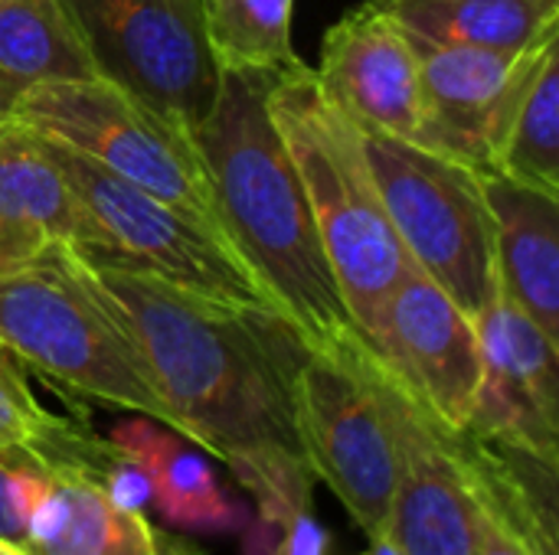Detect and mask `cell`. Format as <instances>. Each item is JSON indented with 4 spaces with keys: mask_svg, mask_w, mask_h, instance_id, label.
I'll use <instances>...</instances> for the list:
<instances>
[{
    "mask_svg": "<svg viewBox=\"0 0 559 555\" xmlns=\"http://www.w3.org/2000/svg\"><path fill=\"white\" fill-rule=\"evenodd\" d=\"M92 272L124 311L170 429L233 471L262 523L314 514L318 481L292 406L311 340L278 307L206 298L134 265Z\"/></svg>",
    "mask_w": 559,
    "mask_h": 555,
    "instance_id": "1",
    "label": "cell"
},
{
    "mask_svg": "<svg viewBox=\"0 0 559 555\" xmlns=\"http://www.w3.org/2000/svg\"><path fill=\"white\" fill-rule=\"evenodd\" d=\"M272 85L275 75L226 69L193 141L233 252L314 347H337L360 327L337 288L298 167L272 118Z\"/></svg>",
    "mask_w": 559,
    "mask_h": 555,
    "instance_id": "2",
    "label": "cell"
},
{
    "mask_svg": "<svg viewBox=\"0 0 559 555\" xmlns=\"http://www.w3.org/2000/svg\"><path fill=\"white\" fill-rule=\"evenodd\" d=\"M0 340L69 393L170 425L124 311L72 245L0 268Z\"/></svg>",
    "mask_w": 559,
    "mask_h": 555,
    "instance_id": "3",
    "label": "cell"
},
{
    "mask_svg": "<svg viewBox=\"0 0 559 555\" xmlns=\"http://www.w3.org/2000/svg\"><path fill=\"white\" fill-rule=\"evenodd\" d=\"M269 108L298 167L347 311L367 334L393 288L416 265L390 226L360 131L321 95L311 65L275 79Z\"/></svg>",
    "mask_w": 559,
    "mask_h": 555,
    "instance_id": "4",
    "label": "cell"
},
{
    "mask_svg": "<svg viewBox=\"0 0 559 555\" xmlns=\"http://www.w3.org/2000/svg\"><path fill=\"white\" fill-rule=\"evenodd\" d=\"M360 144L390 226L413 265L468 317H478L501 294L481 170L380 131H360Z\"/></svg>",
    "mask_w": 559,
    "mask_h": 555,
    "instance_id": "5",
    "label": "cell"
},
{
    "mask_svg": "<svg viewBox=\"0 0 559 555\" xmlns=\"http://www.w3.org/2000/svg\"><path fill=\"white\" fill-rule=\"evenodd\" d=\"M13 118L95 160L124 183L187 209L210 232L226 239L193 131L115 82L85 79L33 85L20 95Z\"/></svg>",
    "mask_w": 559,
    "mask_h": 555,
    "instance_id": "6",
    "label": "cell"
},
{
    "mask_svg": "<svg viewBox=\"0 0 559 555\" xmlns=\"http://www.w3.org/2000/svg\"><path fill=\"white\" fill-rule=\"evenodd\" d=\"M49 144L95 229V245L79 252L85 262L134 265L206 298L275 307L233 245L187 209L124 183L95 160L56 141Z\"/></svg>",
    "mask_w": 559,
    "mask_h": 555,
    "instance_id": "7",
    "label": "cell"
},
{
    "mask_svg": "<svg viewBox=\"0 0 559 555\" xmlns=\"http://www.w3.org/2000/svg\"><path fill=\"white\" fill-rule=\"evenodd\" d=\"M360 334L337 347L308 343L295 386V429L314 481L324 484L367 540L383 536L396 491V445L357 357Z\"/></svg>",
    "mask_w": 559,
    "mask_h": 555,
    "instance_id": "8",
    "label": "cell"
},
{
    "mask_svg": "<svg viewBox=\"0 0 559 555\" xmlns=\"http://www.w3.org/2000/svg\"><path fill=\"white\" fill-rule=\"evenodd\" d=\"M95 62L160 114L193 131L213 108L223 69L206 33L203 0H62Z\"/></svg>",
    "mask_w": 559,
    "mask_h": 555,
    "instance_id": "9",
    "label": "cell"
},
{
    "mask_svg": "<svg viewBox=\"0 0 559 555\" xmlns=\"http://www.w3.org/2000/svg\"><path fill=\"white\" fill-rule=\"evenodd\" d=\"M360 366L380 399L396 445V491L386 536L403 555H475L472 504L445 429L367 347L357 340Z\"/></svg>",
    "mask_w": 559,
    "mask_h": 555,
    "instance_id": "10",
    "label": "cell"
},
{
    "mask_svg": "<svg viewBox=\"0 0 559 555\" xmlns=\"http://www.w3.org/2000/svg\"><path fill=\"white\" fill-rule=\"evenodd\" d=\"M377 360L452 432L475 412L485 376L475 317L413 268L364 334Z\"/></svg>",
    "mask_w": 559,
    "mask_h": 555,
    "instance_id": "11",
    "label": "cell"
},
{
    "mask_svg": "<svg viewBox=\"0 0 559 555\" xmlns=\"http://www.w3.org/2000/svg\"><path fill=\"white\" fill-rule=\"evenodd\" d=\"M406 33V29H403ZM419 65L423 141L475 170H495L511 114L534 79L550 36L524 52L449 46L406 33Z\"/></svg>",
    "mask_w": 559,
    "mask_h": 555,
    "instance_id": "12",
    "label": "cell"
},
{
    "mask_svg": "<svg viewBox=\"0 0 559 555\" xmlns=\"http://www.w3.org/2000/svg\"><path fill=\"white\" fill-rule=\"evenodd\" d=\"M485 376L462 432L559 458V343L498 294L475 317Z\"/></svg>",
    "mask_w": 559,
    "mask_h": 555,
    "instance_id": "13",
    "label": "cell"
},
{
    "mask_svg": "<svg viewBox=\"0 0 559 555\" xmlns=\"http://www.w3.org/2000/svg\"><path fill=\"white\" fill-rule=\"evenodd\" d=\"M314 79L354 128L423 141L416 52L403 26L380 10L360 3L324 33Z\"/></svg>",
    "mask_w": 559,
    "mask_h": 555,
    "instance_id": "14",
    "label": "cell"
},
{
    "mask_svg": "<svg viewBox=\"0 0 559 555\" xmlns=\"http://www.w3.org/2000/svg\"><path fill=\"white\" fill-rule=\"evenodd\" d=\"M66 242L75 252L95 245L82 209L49 137L20 118L0 121V268Z\"/></svg>",
    "mask_w": 559,
    "mask_h": 555,
    "instance_id": "15",
    "label": "cell"
},
{
    "mask_svg": "<svg viewBox=\"0 0 559 555\" xmlns=\"http://www.w3.org/2000/svg\"><path fill=\"white\" fill-rule=\"evenodd\" d=\"M144 478L147 504L180 533H246L249 510L219 484L210 455L170 425L134 415L105 435Z\"/></svg>",
    "mask_w": 559,
    "mask_h": 555,
    "instance_id": "16",
    "label": "cell"
},
{
    "mask_svg": "<svg viewBox=\"0 0 559 555\" xmlns=\"http://www.w3.org/2000/svg\"><path fill=\"white\" fill-rule=\"evenodd\" d=\"M501 294L559 343V196L481 170Z\"/></svg>",
    "mask_w": 559,
    "mask_h": 555,
    "instance_id": "17",
    "label": "cell"
},
{
    "mask_svg": "<svg viewBox=\"0 0 559 555\" xmlns=\"http://www.w3.org/2000/svg\"><path fill=\"white\" fill-rule=\"evenodd\" d=\"M49 487L33 514L26 555H157V530L151 520L118 504L88 474L46 464Z\"/></svg>",
    "mask_w": 559,
    "mask_h": 555,
    "instance_id": "18",
    "label": "cell"
},
{
    "mask_svg": "<svg viewBox=\"0 0 559 555\" xmlns=\"http://www.w3.org/2000/svg\"><path fill=\"white\" fill-rule=\"evenodd\" d=\"M413 36L524 52L559 33V0H364Z\"/></svg>",
    "mask_w": 559,
    "mask_h": 555,
    "instance_id": "19",
    "label": "cell"
},
{
    "mask_svg": "<svg viewBox=\"0 0 559 555\" xmlns=\"http://www.w3.org/2000/svg\"><path fill=\"white\" fill-rule=\"evenodd\" d=\"M0 75L23 92L98 79L62 0H0Z\"/></svg>",
    "mask_w": 559,
    "mask_h": 555,
    "instance_id": "20",
    "label": "cell"
},
{
    "mask_svg": "<svg viewBox=\"0 0 559 555\" xmlns=\"http://www.w3.org/2000/svg\"><path fill=\"white\" fill-rule=\"evenodd\" d=\"M206 33L219 69L292 75L305 62L292 46L295 0H203Z\"/></svg>",
    "mask_w": 559,
    "mask_h": 555,
    "instance_id": "21",
    "label": "cell"
},
{
    "mask_svg": "<svg viewBox=\"0 0 559 555\" xmlns=\"http://www.w3.org/2000/svg\"><path fill=\"white\" fill-rule=\"evenodd\" d=\"M495 173L559 196V39L544 49V59L511 114Z\"/></svg>",
    "mask_w": 559,
    "mask_h": 555,
    "instance_id": "22",
    "label": "cell"
},
{
    "mask_svg": "<svg viewBox=\"0 0 559 555\" xmlns=\"http://www.w3.org/2000/svg\"><path fill=\"white\" fill-rule=\"evenodd\" d=\"M49 487V468L33 448L0 445V540L23 550L33 514Z\"/></svg>",
    "mask_w": 559,
    "mask_h": 555,
    "instance_id": "23",
    "label": "cell"
},
{
    "mask_svg": "<svg viewBox=\"0 0 559 555\" xmlns=\"http://www.w3.org/2000/svg\"><path fill=\"white\" fill-rule=\"evenodd\" d=\"M59 425L29 386V366L0 340V445L39 448Z\"/></svg>",
    "mask_w": 559,
    "mask_h": 555,
    "instance_id": "24",
    "label": "cell"
},
{
    "mask_svg": "<svg viewBox=\"0 0 559 555\" xmlns=\"http://www.w3.org/2000/svg\"><path fill=\"white\" fill-rule=\"evenodd\" d=\"M462 481H465V474H462ZM465 491H468V504H472L475 555H544L495 504H488L468 481H465Z\"/></svg>",
    "mask_w": 559,
    "mask_h": 555,
    "instance_id": "25",
    "label": "cell"
},
{
    "mask_svg": "<svg viewBox=\"0 0 559 555\" xmlns=\"http://www.w3.org/2000/svg\"><path fill=\"white\" fill-rule=\"evenodd\" d=\"M157 555H206L200 546H193L190 540L183 536H174V533H160L157 530Z\"/></svg>",
    "mask_w": 559,
    "mask_h": 555,
    "instance_id": "26",
    "label": "cell"
},
{
    "mask_svg": "<svg viewBox=\"0 0 559 555\" xmlns=\"http://www.w3.org/2000/svg\"><path fill=\"white\" fill-rule=\"evenodd\" d=\"M20 95H23V88H20L16 82H10L7 75H0V121L13 114V108H16Z\"/></svg>",
    "mask_w": 559,
    "mask_h": 555,
    "instance_id": "27",
    "label": "cell"
},
{
    "mask_svg": "<svg viewBox=\"0 0 559 555\" xmlns=\"http://www.w3.org/2000/svg\"><path fill=\"white\" fill-rule=\"evenodd\" d=\"M360 555H403V553H400V550H396V543L383 533V536H373V540H370V546H367Z\"/></svg>",
    "mask_w": 559,
    "mask_h": 555,
    "instance_id": "28",
    "label": "cell"
},
{
    "mask_svg": "<svg viewBox=\"0 0 559 555\" xmlns=\"http://www.w3.org/2000/svg\"><path fill=\"white\" fill-rule=\"evenodd\" d=\"M0 555H26L23 550H16V546H10V543H3L0 540Z\"/></svg>",
    "mask_w": 559,
    "mask_h": 555,
    "instance_id": "29",
    "label": "cell"
}]
</instances>
